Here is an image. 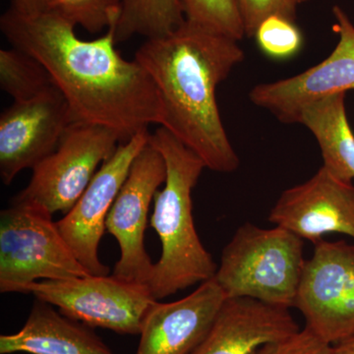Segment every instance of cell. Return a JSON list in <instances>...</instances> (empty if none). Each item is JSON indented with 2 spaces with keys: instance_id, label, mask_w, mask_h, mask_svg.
<instances>
[{
  "instance_id": "13",
  "label": "cell",
  "mask_w": 354,
  "mask_h": 354,
  "mask_svg": "<svg viewBox=\"0 0 354 354\" xmlns=\"http://www.w3.org/2000/svg\"><path fill=\"white\" fill-rule=\"evenodd\" d=\"M269 221L314 244L328 234L354 239V185L322 167L308 180L281 193Z\"/></svg>"
},
{
  "instance_id": "15",
  "label": "cell",
  "mask_w": 354,
  "mask_h": 354,
  "mask_svg": "<svg viewBox=\"0 0 354 354\" xmlns=\"http://www.w3.org/2000/svg\"><path fill=\"white\" fill-rule=\"evenodd\" d=\"M290 309L251 298H227L206 337L191 354H255L300 330Z\"/></svg>"
},
{
  "instance_id": "10",
  "label": "cell",
  "mask_w": 354,
  "mask_h": 354,
  "mask_svg": "<svg viewBox=\"0 0 354 354\" xmlns=\"http://www.w3.org/2000/svg\"><path fill=\"white\" fill-rule=\"evenodd\" d=\"M150 136L148 130H144L120 143L100 167L73 208L57 221L65 241L92 276L109 274V268L102 264L99 257L106 216L127 180L133 162L148 145Z\"/></svg>"
},
{
  "instance_id": "8",
  "label": "cell",
  "mask_w": 354,
  "mask_h": 354,
  "mask_svg": "<svg viewBox=\"0 0 354 354\" xmlns=\"http://www.w3.org/2000/svg\"><path fill=\"white\" fill-rule=\"evenodd\" d=\"M295 308L330 346L354 337V244L320 241L305 261Z\"/></svg>"
},
{
  "instance_id": "17",
  "label": "cell",
  "mask_w": 354,
  "mask_h": 354,
  "mask_svg": "<svg viewBox=\"0 0 354 354\" xmlns=\"http://www.w3.org/2000/svg\"><path fill=\"white\" fill-rule=\"evenodd\" d=\"M297 123L315 137L324 160L323 167L346 183L354 179V135L346 116V93L328 95L307 104Z\"/></svg>"
},
{
  "instance_id": "20",
  "label": "cell",
  "mask_w": 354,
  "mask_h": 354,
  "mask_svg": "<svg viewBox=\"0 0 354 354\" xmlns=\"http://www.w3.org/2000/svg\"><path fill=\"white\" fill-rule=\"evenodd\" d=\"M190 24L239 41L245 35L239 0H179Z\"/></svg>"
},
{
  "instance_id": "25",
  "label": "cell",
  "mask_w": 354,
  "mask_h": 354,
  "mask_svg": "<svg viewBox=\"0 0 354 354\" xmlns=\"http://www.w3.org/2000/svg\"><path fill=\"white\" fill-rule=\"evenodd\" d=\"M41 0H13L12 6L22 11H39L41 9Z\"/></svg>"
},
{
  "instance_id": "5",
  "label": "cell",
  "mask_w": 354,
  "mask_h": 354,
  "mask_svg": "<svg viewBox=\"0 0 354 354\" xmlns=\"http://www.w3.org/2000/svg\"><path fill=\"white\" fill-rule=\"evenodd\" d=\"M53 216L38 203L14 198L0 214V291L21 292L39 281L92 276Z\"/></svg>"
},
{
  "instance_id": "24",
  "label": "cell",
  "mask_w": 354,
  "mask_h": 354,
  "mask_svg": "<svg viewBox=\"0 0 354 354\" xmlns=\"http://www.w3.org/2000/svg\"><path fill=\"white\" fill-rule=\"evenodd\" d=\"M332 349L333 346L305 327L285 339L265 344L255 354H330Z\"/></svg>"
},
{
  "instance_id": "19",
  "label": "cell",
  "mask_w": 354,
  "mask_h": 354,
  "mask_svg": "<svg viewBox=\"0 0 354 354\" xmlns=\"http://www.w3.org/2000/svg\"><path fill=\"white\" fill-rule=\"evenodd\" d=\"M55 86L48 70L29 53L0 50V87L14 102L27 101Z\"/></svg>"
},
{
  "instance_id": "16",
  "label": "cell",
  "mask_w": 354,
  "mask_h": 354,
  "mask_svg": "<svg viewBox=\"0 0 354 354\" xmlns=\"http://www.w3.org/2000/svg\"><path fill=\"white\" fill-rule=\"evenodd\" d=\"M90 328L36 298L22 329L0 335V354H116Z\"/></svg>"
},
{
  "instance_id": "2",
  "label": "cell",
  "mask_w": 354,
  "mask_h": 354,
  "mask_svg": "<svg viewBox=\"0 0 354 354\" xmlns=\"http://www.w3.org/2000/svg\"><path fill=\"white\" fill-rule=\"evenodd\" d=\"M243 59L236 41L187 21L167 36L146 39L135 55L160 95V127L221 174L236 171L241 162L221 121L216 88Z\"/></svg>"
},
{
  "instance_id": "14",
  "label": "cell",
  "mask_w": 354,
  "mask_h": 354,
  "mask_svg": "<svg viewBox=\"0 0 354 354\" xmlns=\"http://www.w3.org/2000/svg\"><path fill=\"white\" fill-rule=\"evenodd\" d=\"M227 299L212 279L176 301L155 302L144 319L136 354H191Z\"/></svg>"
},
{
  "instance_id": "4",
  "label": "cell",
  "mask_w": 354,
  "mask_h": 354,
  "mask_svg": "<svg viewBox=\"0 0 354 354\" xmlns=\"http://www.w3.org/2000/svg\"><path fill=\"white\" fill-rule=\"evenodd\" d=\"M304 241L281 227L246 223L223 248L214 279L225 298H251L290 309L305 264Z\"/></svg>"
},
{
  "instance_id": "11",
  "label": "cell",
  "mask_w": 354,
  "mask_h": 354,
  "mask_svg": "<svg viewBox=\"0 0 354 354\" xmlns=\"http://www.w3.org/2000/svg\"><path fill=\"white\" fill-rule=\"evenodd\" d=\"M75 122L57 86L27 101L14 102L0 116V176L6 185L55 152Z\"/></svg>"
},
{
  "instance_id": "1",
  "label": "cell",
  "mask_w": 354,
  "mask_h": 354,
  "mask_svg": "<svg viewBox=\"0 0 354 354\" xmlns=\"http://www.w3.org/2000/svg\"><path fill=\"white\" fill-rule=\"evenodd\" d=\"M74 28L57 14L12 6L0 19L11 46L48 70L75 121L111 128L122 143L151 124L160 127L162 102L155 83L138 62L116 50L115 27L94 41L79 39Z\"/></svg>"
},
{
  "instance_id": "9",
  "label": "cell",
  "mask_w": 354,
  "mask_h": 354,
  "mask_svg": "<svg viewBox=\"0 0 354 354\" xmlns=\"http://www.w3.org/2000/svg\"><path fill=\"white\" fill-rule=\"evenodd\" d=\"M167 179V165L160 151L149 141L133 162L127 180L106 221V230L120 248L114 266L118 278L148 286L153 263L147 252L145 232L156 193Z\"/></svg>"
},
{
  "instance_id": "27",
  "label": "cell",
  "mask_w": 354,
  "mask_h": 354,
  "mask_svg": "<svg viewBox=\"0 0 354 354\" xmlns=\"http://www.w3.org/2000/svg\"><path fill=\"white\" fill-rule=\"evenodd\" d=\"M307 1V0H302V2Z\"/></svg>"
},
{
  "instance_id": "21",
  "label": "cell",
  "mask_w": 354,
  "mask_h": 354,
  "mask_svg": "<svg viewBox=\"0 0 354 354\" xmlns=\"http://www.w3.org/2000/svg\"><path fill=\"white\" fill-rule=\"evenodd\" d=\"M39 10L57 14L91 34H97L106 28L116 27L121 0H41Z\"/></svg>"
},
{
  "instance_id": "6",
  "label": "cell",
  "mask_w": 354,
  "mask_h": 354,
  "mask_svg": "<svg viewBox=\"0 0 354 354\" xmlns=\"http://www.w3.org/2000/svg\"><path fill=\"white\" fill-rule=\"evenodd\" d=\"M91 328L140 335L144 319L157 301L150 288L114 276L39 281L22 288Z\"/></svg>"
},
{
  "instance_id": "12",
  "label": "cell",
  "mask_w": 354,
  "mask_h": 354,
  "mask_svg": "<svg viewBox=\"0 0 354 354\" xmlns=\"http://www.w3.org/2000/svg\"><path fill=\"white\" fill-rule=\"evenodd\" d=\"M333 12L339 39L329 57L297 76L255 86L249 94L281 122L297 123L307 104L354 88V25L341 7Z\"/></svg>"
},
{
  "instance_id": "23",
  "label": "cell",
  "mask_w": 354,
  "mask_h": 354,
  "mask_svg": "<svg viewBox=\"0 0 354 354\" xmlns=\"http://www.w3.org/2000/svg\"><path fill=\"white\" fill-rule=\"evenodd\" d=\"M245 35L253 38L261 23L272 15L297 20V7L302 0H239Z\"/></svg>"
},
{
  "instance_id": "7",
  "label": "cell",
  "mask_w": 354,
  "mask_h": 354,
  "mask_svg": "<svg viewBox=\"0 0 354 354\" xmlns=\"http://www.w3.org/2000/svg\"><path fill=\"white\" fill-rule=\"evenodd\" d=\"M120 143L111 128L75 121L55 152L32 169L30 183L16 199L38 203L51 215H66Z\"/></svg>"
},
{
  "instance_id": "22",
  "label": "cell",
  "mask_w": 354,
  "mask_h": 354,
  "mask_svg": "<svg viewBox=\"0 0 354 354\" xmlns=\"http://www.w3.org/2000/svg\"><path fill=\"white\" fill-rule=\"evenodd\" d=\"M254 37L263 53L274 59L293 57L304 44V37L295 22L278 15L266 18Z\"/></svg>"
},
{
  "instance_id": "18",
  "label": "cell",
  "mask_w": 354,
  "mask_h": 354,
  "mask_svg": "<svg viewBox=\"0 0 354 354\" xmlns=\"http://www.w3.org/2000/svg\"><path fill=\"white\" fill-rule=\"evenodd\" d=\"M185 22L179 0H121L115 41L139 35L147 39L167 36Z\"/></svg>"
},
{
  "instance_id": "3",
  "label": "cell",
  "mask_w": 354,
  "mask_h": 354,
  "mask_svg": "<svg viewBox=\"0 0 354 354\" xmlns=\"http://www.w3.org/2000/svg\"><path fill=\"white\" fill-rule=\"evenodd\" d=\"M150 143L167 165V179L153 198L150 221L162 255L153 264L148 286L160 300L213 279L218 266L203 245L193 218L192 191L206 169L204 162L164 127L151 134Z\"/></svg>"
},
{
  "instance_id": "26",
  "label": "cell",
  "mask_w": 354,
  "mask_h": 354,
  "mask_svg": "<svg viewBox=\"0 0 354 354\" xmlns=\"http://www.w3.org/2000/svg\"><path fill=\"white\" fill-rule=\"evenodd\" d=\"M330 354H354V337L333 346Z\"/></svg>"
}]
</instances>
